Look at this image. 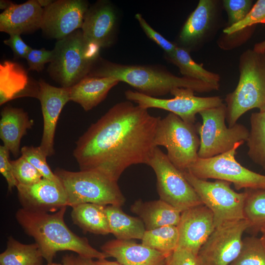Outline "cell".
Instances as JSON below:
<instances>
[{
    "mask_svg": "<svg viewBox=\"0 0 265 265\" xmlns=\"http://www.w3.org/2000/svg\"><path fill=\"white\" fill-rule=\"evenodd\" d=\"M160 118L129 101L115 104L76 142L73 156L80 170L117 181L131 165L147 164Z\"/></svg>",
    "mask_w": 265,
    "mask_h": 265,
    "instance_id": "obj_1",
    "label": "cell"
},
{
    "mask_svg": "<svg viewBox=\"0 0 265 265\" xmlns=\"http://www.w3.org/2000/svg\"><path fill=\"white\" fill-rule=\"evenodd\" d=\"M66 210L64 207L49 213L22 208L17 212L16 218L25 233L33 238L48 263L53 262L57 252L66 250L91 259L108 257L93 248L86 238L78 236L68 227L64 220Z\"/></svg>",
    "mask_w": 265,
    "mask_h": 265,
    "instance_id": "obj_2",
    "label": "cell"
},
{
    "mask_svg": "<svg viewBox=\"0 0 265 265\" xmlns=\"http://www.w3.org/2000/svg\"><path fill=\"white\" fill-rule=\"evenodd\" d=\"M88 76L113 78L128 83L142 94L156 98L170 93L177 87L189 88L199 93L209 92L219 88L194 79L176 76L156 66L118 64L101 57Z\"/></svg>",
    "mask_w": 265,
    "mask_h": 265,
    "instance_id": "obj_3",
    "label": "cell"
},
{
    "mask_svg": "<svg viewBox=\"0 0 265 265\" xmlns=\"http://www.w3.org/2000/svg\"><path fill=\"white\" fill-rule=\"evenodd\" d=\"M238 68L237 86L225 99L229 127L249 110L265 109V53L253 49L244 51L239 57Z\"/></svg>",
    "mask_w": 265,
    "mask_h": 265,
    "instance_id": "obj_4",
    "label": "cell"
},
{
    "mask_svg": "<svg viewBox=\"0 0 265 265\" xmlns=\"http://www.w3.org/2000/svg\"><path fill=\"white\" fill-rule=\"evenodd\" d=\"M100 50L86 41L81 29H77L55 43L47 72L61 87L70 88L88 76Z\"/></svg>",
    "mask_w": 265,
    "mask_h": 265,
    "instance_id": "obj_5",
    "label": "cell"
},
{
    "mask_svg": "<svg viewBox=\"0 0 265 265\" xmlns=\"http://www.w3.org/2000/svg\"><path fill=\"white\" fill-rule=\"evenodd\" d=\"M66 192L68 206L83 203L122 206L125 198L117 181L91 171H71L57 168L53 172Z\"/></svg>",
    "mask_w": 265,
    "mask_h": 265,
    "instance_id": "obj_6",
    "label": "cell"
},
{
    "mask_svg": "<svg viewBox=\"0 0 265 265\" xmlns=\"http://www.w3.org/2000/svg\"><path fill=\"white\" fill-rule=\"evenodd\" d=\"M197 132L194 124L187 123L169 112L159 121L154 144L156 147H165L170 161L183 171L199 158L200 138Z\"/></svg>",
    "mask_w": 265,
    "mask_h": 265,
    "instance_id": "obj_7",
    "label": "cell"
},
{
    "mask_svg": "<svg viewBox=\"0 0 265 265\" xmlns=\"http://www.w3.org/2000/svg\"><path fill=\"white\" fill-rule=\"evenodd\" d=\"M199 114L202 119V123L196 127L200 135L199 158H210L226 153L237 143L246 141L249 131L243 125L236 123L232 127L226 126L225 104Z\"/></svg>",
    "mask_w": 265,
    "mask_h": 265,
    "instance_id": "obj_8",
    "label": "cell"
},
{
    "mask_svg": "<svg viewBox=\"0 0 265 265\" xmlns=\"http://www.w3.org/2000/svg\"><path fill=\"white\" fill-rule=\"evenodd\" d=\"M193 187L202 203L212 212L215 227L222 224L245 219V191L239 193L231 187V183L220 180L213 182L198 178L188 170L182 171Z\"/></svg>",
    "mask_w": 265,
    "mask_h": 265,
    "instance_id": "obj_9",
    "label": "cell"
},
{
    "mask_svg": "<svg viewBox=\"0 0 265 265\" xmlns=\"http://www.w3.org/2000/svg\"><path fill=\"white\" fill-rule=\"evenodd\" d=\"M244 143L238 142L230 151L210 158H198L187 170L200 179L228 182L233 184L237 190H265V175L242 166L236 159L237 150Z\"/></svg>",
    "mask_w": 265,
    "mask_h": 265,
    "instance_id": "obj_10",
    "label": "cell"
},
{
    "mask_svg": "<svg viewBox=\"0 0 265 265\" xmlns=\"http://www.w3.org/2000/svg\"><path fill=\"white\" fill-rule=\"evenodd\" d=\"M146 164L153 169L156 175L160 199L181 212L203 204L182 172L173 164L159 147L155 148Z\"/></svg>",
    "mask_w": 265,
    "mask_h": 265,
    "instance_id": "obj_11",
    "label": "cell"
},
{
    "mask_svg": "<svg viewBox=\"0 0 265 265\" xmlns=\"http://www.w3.org/2000/svg\"><path fill=\"white\" fill-rule=\"evenodd\" d=\"M194 92L189 88H175L170 92L174 96L171 99L150 97L131 90H127L125 95L128 101L133 102L143 108L164 109L177 115L187 123L194 124L197 114L223 104L219 96L198 97L194 95Z\"/></svg>",
    "mask_w": 265,
    "mask_h": 265,
    "instance_id": "obj_12",
    "label": "cell"
},
{
    "mask_svg": "<svg viewBox=\"0 0 265 265\" xmlns=\"http://www.w3.org/2000/svg\"><path fill=\"white\" fill-rule=\"evenodd\" d=\"M249 228L246 219L215 227L197 255L198 265H230L238 256L243 233Z\"/></svg>",
    "mask_w": 265,
    "mask_h": 265,
    "instance_id": "obj_13",
    "label": "cell"
},
{
    "mask_svg": "<svg viewBox=\"0 0 265 265\" xmlns=\"http://www.w3.org/2000/svg\"><path fill=\"white\" fill-rule=\"evenodd\" d=\"M88 5L84 0H53L43 8L41 26L43 34L59 40L81 29Z\"/></svg>",
    "mask_w": 265,
    "mask_h": 265,
    "instance_id": "obj_14",
    "label": "cell"
},
{
    "mask_svg": "<svg viewBox=\"0 0 265 265\" xmlns=\"http://www.w3.org/2000/svg\"><path fill=\"white\" fill-rule=\"evenodd\" d=\"M37 99L41 104L43 117V132L39 146L44 155L54 154V138L60 114L70 101L69 88L52 86L40 79Z\"/></svg>",
    "mask_w": 265,
    "mask_h": 265,
    "instance_id": "obj_15",
    "label": "cell"
},
{
    "mask_svg": "<svg viewBox=\"0 0 265 265\" xmlns=\"http://www.w3.org/2000/svg\"><path fill=\"white\" fill-rule=\"evenodd\" d=\"M177 227V248L187 249L197 256L215 228L213 214L203 204L191 207L181 212Z\"/></svg>",
    "mask_w": 265,
    "mask_h": 265,
    "instance_id": "obj_16",
    "label": "cell"
},
{
    "mask_svg": "<svg viewBox=\"0 0 265 265\" xmlns=\"http://www.w3.org/2000/svg\"><path fill=\"white\" fill-rule=\"evenodd\" d=\"M16 188L22 208L26 210L55 212L68 206L67 195L60 183L43 178L32 185L18 184Z\"/></svg>",
    "mask_w": 265,
    "mask_h": 265,
    "instance_id": "obj_17",
    "label": "cell"
},
{
    "mask_svg": "<svg viewBox=\"0 0 265 265\" xmlns=\"http://www.w3.org/2000/svg\"><path fill=\"white\" fill-rule=\"evenodd\" d=\"M117 22L116 11L107 0H99L89 6L81 28L86 41L99 48L110 46L114 41Z\"/></svg>",
    "mask_w": 265,
    "mask_h": 265,
    "instance_id": "obj_18",
    "label": "cell"
},
{
    "mask_svg": "<svg viewBox=\"0 0 265 265\" xmlns=\"http://www.w3.org/2000/svg\"><path fill=\"white\" fill-rule=\"evenodd\" d=\"M108 257L115 258L122 265H165L172 255L162 253L129 240L113 239L101 247Z\"/></svg>",
    "mask_w": 265,
    "mask_h": 265,
    "instance_id": "obj_19",
    "label": "cell"
},
{
    "mask_svg": "<svg viewBox=\"0 0 265 265\" xmlns=\"http://www.w3.org/2000/svg\"><path fill=\"white\" fill-rule=\"evenodd\" d=\"M43 14L37 0L20 4L13 2L0 14V31L9 35L32 33L41 29Z\"/></svg>",
    "mask_w": 265,
    "mask_h": 265,
    "instance_id": "obj_20",
    "label": "cell"
},
{
    "mask_svg": "<svg viewBox=\"0 0 265 265\" xmlns=\"http://www.w3.org/2000/svg\"><path fill=\"white\" fill-rule=\"evenodd\" d=\"M39 81L30 78L20 64L5 60L0 64V105L23 97L37 98Z\"/></svg>",
    "mask_w": 265,
    "mask_h": 265,
    "instance_id": "obj_21",
    "label": "cell"
},
{
    "mask_svg": "<svg viewBox=\"0 0 265 265\" xmlns=\"http://www.w3.org/2000/svg\"><path fill=\"white\" fill-rule=\"evenodd\" d=\"M0 138L3 146L14 157L18 156L22 138L34 125L27 112L22 108L4 106L0 112Z\"/></svg>",
    "mask_w": 265,
    "mask_h": 265,
    "instance_id": "obj_22",
    "label": "cell"
},
{
    "mask_svg": "<svg viewBox=\"0 0 265 265\" xmlns=\"http://www.w3.org/2000/svg\"><path fill=\"white\" fill-rule=\"evenodd\" d=\"M119 82L111 77L87 76L69 88L70 101L89 111L104 101L110 90Z\"/></svg>",
    "mask_w": 265,
    "mask_h": 265,
    "instance_id": "obj_23",
    "label": "cell"
},
{
    "mask_svg": "<svg viewBox=\"0 0 265 265\" xmlns=\"http://www.w3.org/2000/svg\"><path fill=\"white\" fill-rule=\"evenodd\" d=\"M131 210L142 220L146 231L165 226H177L182 212L160 199L148 202L136 201Z\"/></svg>",
    "mask_w": 265,
    "mask_h": 265,
    "instance_id": "obj_24",
    "label": "cell"
},
{
    "mask_svg": "<svg viewBox=\"0 0 265 265\" xmlns=\"http://www.w3.org/2000/svg\"><path fill=\"white\" fill-rule=\"evenodd\" d=\"M215 1L200 0L188 17L180 32L179 39L185 45H191L200 40L209 28L212 20Z\"/></svg>",
    "mask_w": 265,
    "mask_h": 265,
    "instance_id": "obj_25",
    "label": "cell"
},
{
    "mask_svg": "<svg viewBox=\"0 0 265 265\" xmlns=\"http://www.w3.org/2000/svg\"><path fill=\"white\" fill-rule=\"evenodd\" d=\"M72 208L73 222L84 232L103 235L110 233L106 206L87 203Z\"/></svg>",
    "mask_w": 265,
    "mask_h": 265,
    "instance_id": "obj_26",
    "label": "cell"
},
{
    "mask_svg": "<svg viewBox=\"0 0 265 265\" xmlns=\"http://www.w3.org/2000/svg\"><path fill=\"white\" fill-rule=\"evenodd\" d=\"M106 212L110 233L117 239H142L146 230L140 218L126 214L119 206H106Z\"/></svg>",
    "mask_w": 265,
    "mask_h": 265,
    "instance_id": "obj_27",
    "label": "cell"
},
{
    "mask_svg": "<svg viewBox=\"0 0 265 265\" xmlns=\"http://www.w3.org/2000/svg\"><path fill=\"white\" fill-rule=\"evenodd\" d=\"M166 57L177 66L184 77L194 79L219 87L220 76L205 69L203 64L193 60L186 49L177 46L174 52Z\"/></svg>",
    "mask_w": 265,
    "mask_h": 265,
    "instance_id": "obj_28",
    "label": "cell"
},
{
    "mask_svg": "<svg viewBox=\"0 0 265 265\" xmlns=\"http://www.w3.org/2000/svg\"><path fill=\"white\" fill-rule=\"evenodd\" d=\"M43 259L36 243L25 244L10 237L6 249L0 254V265H42Z\"/></svg>",
    "mask_w": 265,
    "mask_h": 265,
    "instance_id": "obj_29",
    "label": "cell"
},
{
    "mask_svg": "<svg viewBox=\"0 0 265 265\" xmlns=\"http://www.w3.org/2000/svg\"><path fill=\"white\" fill-rule=\"evenodd\" d=\"M250 124L246 141L247 155L252 161L265 170V109L252 113Z\"/></svg>",
    "mask_w": 265,
    "mask_h": 265,
    "instance_id": "obj_30",
    "label": "cell"
},
{
    "mask_svg": "<svg viewBox=\"0 0 265 265\" xmlns=\"http://www.w3.org/2000/svg\"><path fill=\"white\" fill-rule=\"evenodd\" d=\"M179 239L177 226L169 225L146 231L142 243L155 250L171 255L178 247Z\"/></svg>",
    "mask_w": 265,
    "mask_h": 265,
    "instance_id": "obj_31",
    "label": "cell"
},
{
    "mask_svg": "<svg viewBox=\"0 0 265 265\" xmlns=\"http://www.w3.org/2000/svg\"><path fill=\"white\" fill-rule=\"evenodd\" d=\"M246 197L244 207L245 219L249 228L259 230L265 225V190L246 189Z\"/></svg>",
    "mask_w": 265,
    "mask_h": 265,
    "instance_id": "obj_32",
    "label": "cell"
},
{
    "mask_svg": "<svg viewBox=\"0 0 265 265\" xmlns=\"http://www.w3.org/2000/svg\"><path fill=\"white\" fill-rule=\"evenodd\" d=\"M230 265H265V249L260 238H243L238 256Z\"/></svg>",
    "mask_w": 265,
    "mask_h": 265,
    "instance_id": "obj_33",
    "label": "cell"
},
{
    "mask_svg": "<svg viewBox=\"0 0 265 265\" xmlns=\"http://www.w3.org/2000/svg\"><path fill=\"white\" fill-rule=\"evenodd\" d=\"M21 156L35 167L42 174L43 178L60 183L48 165L46 161L47 157L39 146H23L21 149Z\"/></svg>",
    "mask_w": 265,
    "mask_h": 265,
    "instance_id": "obj_34",
    "label": "cell"
},
{
    "mask_svg": "<svg viewBox=\"0 0 265 265\" xmlns=\"http://www.w3.org/2000/svg\"><path fill=\"white\" fill-rule=\"evenodd\" d=\"M257 24H265V0H257L242 21L227 26L223 32L231 35Z\"/></svg>",
    "mask_w": 265,
    "mask_h": 265,
    "instance_id": "obj_35",
    "label": "cell"
},
{
    "mask_svg": "<svg viewBox=\"0 0 265 265\" xmlns=\"http://www.w3.org/2000/svg\"><path fill=\"white\" fill-rule=\"evenodd\" d=\"M11 163L18 184L32 185L43 178L39 171L22 156L11 160Z\"/></svg>",
    "mask_w": 265,
    "mask_h": 265,
    "instance_id": "obj_36",
    "label": "cell"
},
{
    "mask_svg": "<svg viewBox=\"0 0 265 265\" xmlns=\"http://www.w3.org/2000/svg\"><path fill=\"white\" fill-rule=\"evenodd\" d=\"M224 7L229 17L231 26L242 21L252 7L253 1L250 0H224Z\"/></svg>",
    "mask_w": 265,
    "mask_h": 265,
    "instance_id": "obj_37",
    "label": "cell"
},
{
    "mask_svg": "<svg viewBox=\"0 0 265 265\" xmlns=\"http://www.w3.org/2000/svg\"><path fill=\"white\" fill-rule=\"evenodd\" d=\"M135 18L146 35L164 50L166 55L171 54L174 52L177 47L176 44L170 42L154 29L141 14H136Z\"/></svg>",
    "mask_w": 265,
    "mask_h": 265,
    "instance_id": "obj_38",
    "label": "cell"
},
{
    "mask_svg": "<svg viewBox=\"0 0 265 265\" xmlns=\"http://www.w3.org/2000/svg\"><path fill=\"white\" fill-rule=\"evenodd\" d=\"M53 56V50L44 48L32 49L26 55V59L28 66V71L40 72L44 69L45 64L50 63Z\"/></svg>",
    "mask_w": 265,
    "mask_h": 265,
    "instance_id": "obj_39",
    "label": "cell"
},
{
    "mask_svg": "<svg viewBox=\"0 0 265 265\" xmlns=\"http://www.w3.org/2000/svg\"><path fill=\"white\" fill-rule=\"evenodd\" d=\"M9 154L6 148L3 145L0 146V172L7 183L8 190L11 191L14 187H17L18 183L14 175Z\"/></svg>",
    "mask_w": 265,
    "mask_h": 265,
    "instance_id": "obj_40",
    "label": "cell"
},
{
    "mask_svg": "<svg viewBox=\"0 0 265 265\" xmlns=\"http://www.w3.org/2000/svg\"><path fill=\"white\" fill-rule=\"evenodd\" d=\"M3 43L12 50L16 58H26L32 48L26 44L19 34L9 35V38L4 40Z\"/></svg>",
    "mask_w": 265,
    "mask_h": 265,
    "instance_id": "obj_41",
    "label": "cell"
},
{
    "mask_svg": "<svg viewBox=\"0 0 265 265\" xmlns=\"http://www.w3.org/2000/svg\"><path fill=\"white\" fill-rule=\"evenodd\" d=\"M169 265H198L197 256L187 249L177 248L169 257Z\"/></svg>",
    "mask_w": 265,
    "mask_h": 265,
    "instance_id": "obj_42",
    "label": "cell"
},
{
    "mask_svg": "<svg viewBox=\"0 0 265 265\" xmlns=\"http://www.w3.org/2000/svg\"><path fill=\"white\" fill-rule=\"evenodd\" d=\"M92 259L83 257L80 255L66 254L62 259L63 265H93Z\"/></svg>",
    "mask_w": 265,
    "mask_h": 265,
    "instance_id": "obj_43",
    "label": "cell"
},
{
    "mask_svg": "<svg viewBox=\"0 0 265 265\" xmlns=\"http://www.w3.org/2000/svg\"><path fill=\"white\" fill-rule=\"evenodd\" d=\"M93 265H122L118 262H112L106 260V259H98L93 261Z\"/></svg>",
    "mask_w": 265,
    "mask_h": 265,
    "instance_id": "obj_44",
    "label": "cell"
},
{
    "mask_svg": "<svg viewBox=\"0 0 265 265\" xmlns=\"http://www.w3.org/2000/svg\"><path fill=\"white\" fill-rule=\"evenodd\" d=\"M253 50L257 52L264 53L265 50V40L256 44Z\"/></svg>",
    "mask_w": 265,
    "mask_h": 265,
    "instance_id": "obj_45",
    "label": "cell"
},
{
    "mask_svg": "<svg viewBox=\"0 0 265 265\" xmlns=\"http://www.w3.org/2000/svg\"><path fill=\"white\" fill-rule=\"evenodd\" d=\"M13 2L7 0H0V9L5 10L8 8Z\"/></svg>",
    "mask_w": 265,
    "mask_h": 265,
    "instance_id": "obj_46",
    "label": "cell"
},
{
    "mask_svg": "<svg viewBox=\"0 0 265 265\" xmlns=\"http://www.w3.org/2000/svg\"><path fill=\"white\" fill-rule=\"evenodd\" d=\"M259 230L261 233L260 239L265 249V225L262 227Z\"/></svg>",
    "mask_w": 265,
    "mask_h": 265,
    "instance_id": "obj_47",
    "label": "cell"
},
{
    "mask_svg": "<svg viewBox=\"0 0 265 265\" xmlns=\"http://www.w3.org/2000/svg\"><path fill=\"white\" fill-rule=\"evenodd\" d=\"M53 0H37L39 5L44 8L50 4Z\"/></svg>",
    "mask_w": 265,
    "mask_h": 265,
    "instance_id": "obj_48",
    "label": "cell"
},
{
    "mask_svg": "<svg viewBox=\"0 0 265 265\" xmlns=\"http://www.w3.org/2000/svg\"><path fill=\"white\" fill-rule=\"evenodd\" d=\"M47 265H63V264H57V263H53V262H52V263H48Z\"/></svg>",
    "mask_w": 265,
    "mask_h": 265,
    "instance_id": "obj_49",
    "label": "cell"
},
{
    "mask_svg": "<svg viewBox=\"0 0 265 265\" xmlns=\"http://www.w3.org/2000/svg\"><path fill=\"white\" fill-rule=\"evenodd\" d=\"M165 265H169V257L168 258L167 262Z\"/></svg>",
    "mask_w": 265,
    "mask_h": 265,
    "instance_id": "obj_50",
    "label": "cell"
},
{
    "mask_svg": "<svg viewBox=\"0 0 265 265\" xmlns=\"http://www.w3.org/2000/svg\"><path fill=\"white\" fill-rule=\"evenodd\" d=\"M264 53H265V52H264Z\"/></svg>",
    "mask_w": 265,
    "mask_h": 265,
    "instance_id": "obj_51",
    "label": "cell"
},
{
    "mask_svg": "<svg viewBox=\"0 0 265 265\" xmlns=\"http://www.w3.org/2000/svg\"></svg>",
    "mask_w": 265,
    "mask_h": 265,
    "instance_id": "obj_52",
    "label": "cell"
}]
</instances>
